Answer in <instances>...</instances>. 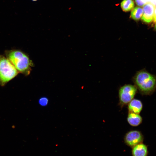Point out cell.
I'll return each mask as SVG.
<instances>
[{
	"label": "cell",
	"mask_w": 156,
	"mask_h": 156,
	"mask_svg": "<svg viewBox=\"0 0 156 156\" xmlns=\"http://www.w3.org/2000/svg\"><path fill=\"white\" fill-rule=\"evenodd\" d=\"M5 54L18 72L26 75L29 74L33 64L25 54L19 50H13L6 51Z\"/></svg>",
	"instance_id": "obj_1"
},
{
	"label": "cell",
	"mask_w": 156,
	"mask_h": 156,
	"mask_svg": "<svg viewBox=\"0 0 156 156\" xmlns=\"http://www.w3.org/2000/svg\"><path fill=\"white\" fill-rule=\"evenodd\" d=\"M133 81L137 88L143 94H150L156 88V78L146 71L138 72L134 77Z\"/></svg>",
	"instance_id": "obj_2"
},
{
	"label": "cell",
	"mask_w": 156,
	"mask_h": 156,
	"mask_svg": "<svg viewBox=\"0 0 156 156\" xmlns=\"http://www.w3.org/2000/svg\"><path fill=\"white\" fill-rule=\"evenodd\" d=\"M18 71L9 60L0 55V84L2 86L14 77Z\"/></svg>",
	"instance_id": "obj_3"
},
{
	"label": "cell",
	"mask_w": 156,
	"mask_h": 156,
	"mask_svg": "<svg viewBox=\"0 0 156 156\" xmlns=\"http://www.w3.org/2000/svg\"><path fill=\"white\" fill-rule=\"evenodd\" d=\"M137 91L135 86L126 84L119 90V104L121 107L128 104L133 99Z\"/></svg>",
	"instance_id": "obj_4"
},
{
	"label": "cell",
	"mask_w": 156,
	"mask_h": 156,
	"mask_svg": "<svg viewBox=\"0 0 156 156\" xmlns=\"http://www.w3.org/2000/svg\"><path fill=\"white\" fill-rule=\"evenodd\" d=\"M124 140L125 143L132 148L138 144L142 143L144 137L140 131L131 130L125 134Z\"/></svg>",
	"instance_id": "obj_5"
},
{
	"label": "cell",
	"mask_w": 156,
	"mask_h": 156,
	"mask_svg": "<svg viewBox=\"0 0 156 156\" xmlns=\"http://www.w3.org/2000/svg\"><path fill=\"white\" fill-rule=\"evenodd\" d=\"M155 6L150 3L146 4L143 8V14L142 20L145 23H149L153 19Z\"/></svg>",
	"instance_id": "obj_6"
},
{
	"label": "cell",
	"mask_w": 156,
	"mask_h": 156,
	"mask_svg": "<svg viewBox=\"0 0 156 156\" xmlns=\"http://www.w3.org/2000/svg\"><path fill=\"white\" fill-rule=\"evenodd\" d=\"M132 156H147L148 153L147 145L142 143L138 144L132 148Z\"/></svg>",
	"instance_id": "obj_7"
},
{
	"label": "cell",
	"mask_w": 156,
	"mask_h": 156,
	"mask_svg": "<svg viewBox=\"0 0 156 156\" xmlns=\"http://www.w3.org/2000/svg\"><path fill=\"white\" fill-rule=\"evenodd\" d=\"M142 104L140 100L133 99L128 104L129 112L139 114L142 108Z\"/></svg>",
	"instance_id": "obj_8"
},
{
	"label": "cell",
	"mask_w": 156,
	"mask_h": 156,
	"mask_svg": "<svg viewBox=\"0 0 156 156\" xmlns=\"http://www.w3.org/2000/svg\"><path fill=\"white\" fill-rule=\"evenodd\" d=\"M127 121L131 126L136 127L141 123L142 118L139 114L129 112L127 117Z\"/></svg>",
	"instance_id": "obj_9"
},
{
	"label": "cell",
	"mask_w": 156,
	"mask_h": 156,
	"mask_svg": "<svg viewBox=\"0 0 156 156\" xmlns=\"http://www.w3.org/2000/svg\"><path fill=\"white\" fill-rule=\"evenodd\" d=\"M143 12V10L142 8L139 7H135L131 12V17L135 21L138 20L142 16Z\"/></svg>",
	"instance_id": "obj_10"
},
{
	"label": "cell",
	"mask_w": 156,
	"mask_h": 156,
	"mask_svg": "<svg viewBox=\"0 0 156 156\" xmlns=\"http://www.w3.org/2000/svg\"><path fill=\"white\" fill-rule=\"evenodd\" d=\"M134 2L132 0H123L121 3L123 10L125 12L130 11L134 6Z\"/></svg>",
	"instance_id": "obj_11"
},
{
	"label": "cell",
	"mask_w": 156,
	"mask_h": 156,
	"mask_svg": "<svg viewBox=\"0 0 156 156\" xmlns=\"http://www.w3.org/2000/svg\"><path fill=\"white\" fill-rule=\"evenodd\" d=\"M48 99L46 97H42L40 98L39 100L40 105L42 106H46L48 103Z\"/></svg>",
	"instance_id": "obj_12"
},
{
	"label": "cell",
	"mask_w": 156,
	"mask_h": 156,
	"mask_svg": "<svg viewBox=\"0 0 156 156\" xmlns=\"http://www.w3.org/2000/svg\"><path fill=\"white\" fill-rule=\"evenodd\" d=\"M150 0H135V2L137 5L142 6L146 4L149 3Z\"/></svg>",
	"instance_id": "obj_13"
},
{
	"label": "cell",
	"mask_w": 156,
	"mask_h": 156,
	"mask_svg": "<svg viewBox=\"0 0 156 156\" xmlns=\"http://www.w3.org/2000/svg\"><path fill=\"white\" fill-rule=\"evenodd\" d=\"M153 20L154 22H156V6L154 11Z\"/></svg>",
	"instance_id": "obj_14"
},
{
	"label": "cell",
	"mask_w": 156,
	"mask_h": 156,
	"mask_svg": "<svg viewBox=\"0 0 156 156\" xmlns=\"http://www.w3.org/2000/svg\"><path fill=\"white\" fill-rule=\"evenodd\" d=\"M149 3L156 6V0H150Z\"/></svg>",
	"instance_id": "obj_15"
},
{
	"label": "cell",
	"mask_w": 156,
	"mask_h": 156,
	"mask_svg": "<svg viewBox=\"0 0 156 156\" xmlns=\"http://www.w3.org/2000/svg\"><path fill=\"white\" fill-rule=\"evenodd\" d=\"M33 1H37L38 0H31Z\"/></svg>",
	"instance_id": "obj_16"
},
{
	"label": "cell",
	"mask_w": 156,
	"mask_h": 156,
	"mask_svg": "<svg viewBox=\"0 0 156 156\" xmlns=\"http://www.w3.org/2000/svg\"><path fill=\"white\" fill-rule=\"evenodd\" d=\"M155 29L156 30V24H155Z\"/></svg>",
	"instance_id": "obj_17"
}]
</instances>
